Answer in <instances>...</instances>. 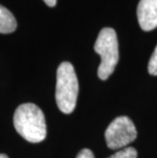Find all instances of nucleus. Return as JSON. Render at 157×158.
<instances>
[{"label": "nucleus", "instance_id": "0eeeda50", "mask_svg": "<svg viewBox=\"0 0 157 158\" xmlns=\"http://www.w3.org/2000/svg\"><path fill=\"white\" fill-rule=\"evenodd\" d=\"M137 155H138V153H137V150L135 148L126 147L108 158H137Z\"/></svg>", "mask_w": 157, "mask_h": 158}, {"label": "nucleus", "instance_id": "f257e3e1", "mask_svg": "<svg viewBox=\"0 0 157 158\" xmlns=\"http://www.w3.org/2000/svg\"><path fill=\"white\" fill-rule=\"evenodd\" d=\"M13 124L19 135L31 143H40L46 138L44 113L36 104L25 103L15 109Z\"/></svg>", "mask_w": 157, "mask_h": 158}, {"label": "nucleus", "instance_id": "20e7f679", "mask_svg": "<svg viewBox=\"0 0 157 158\" xmlns=\"http://www.w3.org/2000/svg\"><path fill=\"white\" fill-rule=\"evenodd\" d=\"M137 138V130L128 116H118L112 120L105 131V140L108 148L113 150L126 148Z\"/></svg>", "mask_w": 157, "mask_h": 158}, {"label": "nucleus", "instance_id": "7ed1b4c3", "mask_svg": "<svg viewBox=\"0 0 157 158\" xmlns=\"http://www.w3.org/2000/svg\"><path fill=\"white\" fill-rule=\"evenodd\" d=\"M94 50L101 57L98 77L100 80L105 81L114 72L119 58L118 36L114 30L111 28L102 29L95 42Z\"/></svg>", "mask_w": 157, "mask_h": 158}, {"label": "nucleus", "instance_id": "f03ea898", "mask_svg": "<svg viewBox=\"0 0 157 158\" xmlns=\"http://www.w3.org/2000/svg\"><path fill=\"white\" fill-rule=\"evenodd\" d=\"M79 93V82L71 62L59 64L56 73L55 99L58 108L63 113H72L76 108Z\"/></svg>", "mask_w": 157, "mask_h": 158}, {"label": "nucleus", "instance_id": "1a4fd4ad", "mask_svg": "<svg viewBox=\"0 0 157 158\" xmlns=\"http://www.w3.org/2000/svg\"><path fill=\"white\" fill-rule=\"evenodd\" d=\"M76 158H95V157H94V154H93V152L91 150L83 149L79 152Z\"/></svg>", "mask_w": 157, "mask_h": 158}, {"label": "nucleus", "instance_id": "9d476101", "mask_svg": "<svg viewBox=\"0 0 157 158\" xmlns=\"http://www.w3.org/2000/svg\"><path fill=\"white\" fill-rule=\"evenodd\" d=\"M43 1L48 6H50V7H53V6L56 5V1H57V0H43Z\"/></svg>", "mask_w": 157, "mask_h": 158}, {"label": "nucleus", "instance_id": "39448f33", "mask_svg": "<svg viewBox=\"0 0 157 158\" xmlns=\"http://www.w3.org/2000/svg\"><path fill=\"white\" fill-rule=\"evenodd\" d=\"M137 16L143 31L148 32L157 28V0H140Z\"/></svg>", "mask_w": 157, "mask_h": 158}, {"label": "nucleus", "instance_id": "423d86ee", "mask_svg": "<svg viewBox=\"0 0 157 158\" xmlns=\"http://www.w3.org/2000/svg\"><path fill=\"white\" fill-rule=\"evenodd\" d=\"M16 27H18V23L14 15L7 8L0 5V33L9 34L15 31Z\"/></svg>", "mask_w": 157, "mask_h": 158}, {"label": "nucleus", "instance_id": "6e6552de", "mask_svg": "<svg viewBox=\"0 0 157 158\" xmlns=\"http://www.w3.org/2000/svg\"><path fill=\"white\" fill-rule=\"evenodd\" d=\"M148 72L150 75L157 76V46L155 47L148 63Z\"/></svg>", "mask_w": 157, "mask_h": 158}, {"label": "nucleus", "instance_id": "9b49d317", "mask_svg": "<svg viewBox=\"0 0 157 158\" xmlns=\"http://www.w3.org/2000/svg\"><path fill=\"white\" fill-rule=\"evenodd\" d=\"M0 158H9L7 155H5V154H2V153H0Z\"/></svg>", "mask_w": 157, "mask_h": 158}]
</instances>
